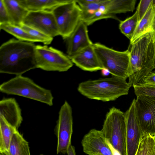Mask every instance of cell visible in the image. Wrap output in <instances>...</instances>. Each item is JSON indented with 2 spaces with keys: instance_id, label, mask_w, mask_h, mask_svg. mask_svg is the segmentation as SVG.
<instances>
[{
  "instance_id": "6da1fadb",
  "label": "cell",
  "mask_w": 155,
  "mask_h": 155,
  "mask_svg": "<svg viewBox=\"0 0 155 155\" xmlns=\"http://www.w3.org/2000/svg\"><path fill=\"white\" fill-rule=\"evenodd\" d=\"M35 46L14 38L3 43L0 47V73L17 76L37 68Z\"/></svg>"
},
{
  "instance_id": "7a4b0ae2",
  "label": "cell",
  "mask_w": 155,
  "mask_h": 155,
  "mask_svg": "<svg viewBox=\"0 0 155 155\" xmlns=\"http://www.w3.org/2000/svg\"><path fill=\"white\" fill-rule=\"evenodd\" d=\"M130 45L129 81L138 85L154 69L155 32L143 35Z\"/></svg>"
},
{
  "instance_id": "3957f363",
  "label": "cell",
  "mask_w": 155,
  "mask_h": 155,
  "mask_svg": "<svg viewBox=\"0 0 155 155\" xmlns=\"http://www.w3.org/2000/svg\"><path fill=\"white\" fill-rule=\"evenodd\" d=\"M124 78H110L88 80L79 84L78 92L87 98L103 102L114 101L128 94L131 83Z\"/></svg>"
},
{
  "instance_id": "277c9868",
  "label": "cell",
  "mask_w": 155,
  "mask_h": 155,
  "mask_svg": "<svg viewBox=\"0 0 155 155\" xmlns=\"http://www.w3.org/2000/svg\"><path fill=\"white\" fill-rule=\"evenodd\" d=\"M0 91L7 94L16 95L53 105L54 97L51 90L35 83L22 75L16 76L0 85Z\"/></svg>"
},
{
  "instance_id": "5b68a950",
  "label": "cell",
  "mask_w": 155,
  "mask_h": 155,
  "mask_svg": "<svg viewBox=\"0 0 155 155\" xmlns=\"http://www.w3.org/2000/svg\"><path fill=\"white\" fill-rule=\"evenodd\" d=\"M107 142L120 155H127L125 113L115 107L105 116L102 129Z\"/></svg>"
},
{
  "instance_id": "8992f818",
  "label": "cell",
  "mask_w": 155,
  "mask_h": 155,
  "mask_svg": "<svg viewBox=\"0 0 155 155\" xmlns=\"http://www.w3.org/2000/svg\"><path fill=\"white\" fill-rule=\"evenodd\" d=\"M93 46L98 59L104 69L112 76L125 79L129 77L130 51L129 48L123 51H117L99 43Z\"/></svg>"
},
{
  "instance_id": "52a82bcc",
  "label": "cell",
  "mask_w": 155,
  "mask_h": 155,
  "mask_svg": "<svg viewBox=\"0 0 155 155\" xmlns=\"http://www.w3.org/2000/svg\"><path fill=\"white\" fill-rule=\"evenodd\" d=\"M35 59L37 68L47 71L65 72L73 65L67 55L47 45H36Z\"/></svg>"
},
{
  "instance_id": "ba28073f",
  "label": "cell",
  "mask_w": 155,
  "mask_h": 155,
  "mask_svg": "<svg viewBox=\"0 0 155 155\" xmlns=\"http://www.w3.org/2000/svg\"><path fill=\"white\" fill-rule=\"evenodd\" d=\"M59 35L66 40L81 21L82 11L76 0H67L53 9Z\"/></svg>"
},
{
  "instance_id": "9c48e42d",
  "label": "cell",
  "mask_w": 155,
  "mask_h": 155,
  "mask_svg": "<svg viewBox=\"0 0 155 155\" xmlns=\"http://www.w3.org/2000/svg\"><path fill=\"white\" fill-rule=\"evenodd\" d=\"M73 126L72 108L69 103L65 101L59 110L54 129L57 139V154L67 153L68 147L71 144Z\"/></svg>"
},
{
  "instance_id": "30bf717a",
  "label": "cell",
  "mask_w": 155,
  "mask_h": 155,
  "mask_svg": "<svg viewBox=\"0 0 155 155\" xmlns=\"http://www.w3.org/2000/svg\"><path fill=\"white\" fill-rule=\"evenodd\" d=\"M137 116L142 133L155 136V97L139 95L135 99Z\"/></svg>"
},
{
  "instance_id": "8fae6325",
  "label": "cell",
  "mask_w": 155,
  "mask_h": 155,
  "mask_svg": "<svg viewBox=\"0 0 155 155\" xmlns=\"http://www.w3.org/2000/svg\"><path fill=\"white\" fill-rule=\"evenodd\" d=\"M23 24L53 38L59 35L55 18L51 11L29 12Z\"/></svg>"
},
{
  "instance_id": "7c38bea8",
  "label": "cell",
  "mask_w": 155,
  "mask_h": 155,
  "mask_svg": "<svg viewBox=\"0 0 155 155\" xmlns=\"http://www.w3.org/2000/svg\"><path fill=\"white\" fill-rule=\"evenodd\" d=\"M135 102L134 99L124 113L127 125V155H136L142 134L137 116Z\"/></svg>"
},
{
  "instance_id": "4fadbf2b",
  "label": "cell",
  "mask_w": 155,
  "mask_h": 155,
  "mask_svg": "<svg viewBox=\"0 0 155 155\" xmlns=\"http://www.w3.org/2000/svg\"><path fill=\"white\" fill-rule=\"evenodd\" d=\"M83 152L88 155H114L101 130L92 129L81 141Z\"/></svg>"
},
{
  "instance_id": "5bb4252c",
  "label": "cell",
  "mask_w": 155,
  "mask_h": 155,
  "mask_svg": "<svg viewBox=\"0 0 155 155\" xmlns=\"http://www.w3.org/2000/svg\"><path fill=\"white\" fill-rule=\"evenodd\" d=\"M87 26L85 22L81 21L70 36L66 40L67 53L69 57L93 44L89 36Z\"/></svg>"
},
{
  "instance_id": "9a60e30c",
  "label": "cell",
  "mask_w": 155,
  "mask_h": 155,
  "mask_svg": "<svg viewBox=\"0 0 155 155\" xmlns=\"http://www.w3.org/2000/svg\"><path fill=\"white\" fill-rule=\"evenodd\" d=\"M69 58L76 66L84 71L93 72L104 69L97 56L93 44Z\"/></svg>"
},
{
  "instance_id": "2e32d148",
  "label": "cell",
  "mask_w": 155,
  "mask_h": 155,
  "mask_svg": "<svg viewBox=\"0 0 155 155\" xmlns=\"http://www.w3.org/2000/svg\"><path fill=\"white\" fill-rule=\"evenodd\" d=\"M0 115L17 129L23 121L21 110L14 98H4L0 101Z\"/></svg>"
},
{
  "instance_id": "e0dca14e",
  "label": "cell",
  "mask_w": 155,
  "mask_h": 155,
  "mask_svg": "<svg viewBox=\"0 0 155 155\" xmlns=\"http://www.w3.org/2000/svg\"><path fill=\"white\" fill-rule=\"evenodd\" d=\"M155 32V0H153L143 18L139 21L130 44L137 38L150 32Z\"/></svg>"
},
{
  "instance_id": "ac0fdd59",
  "label": "cell",
  "mask_w": 155,
  "mask_h": 155,
  "mask_svg": "<svg viewBox=\"0 0 155 155\" xmlns=\"http://www.w3.org/2000/svg\"><path fill=\"white\" fill-rule=\"evenodd\" d=\"M136 2V0H106L99 10L105 14L111 15L133 12Z\"/></svg>"
},
{
  "instance_id": "d6986e66",
  "label": "cell",
  "mask_w": 155,
  "mask_h": 155,
  "mask_svg": "<svg viewBox=\"0 0 155 155\" xmlns=\"http://www.w3.org/2000/svg\"><path fill=\"white\" fill-rule=\"evenodd\" d=\"M8 12L9 23L20 27L29 11L18 0H3Z\"/></svg>"
},
{
  "instance_id": "ffe728a7",
  "label": "cell",
  "mask_w": 155,
  "mask_h": 155,
  "mask_svg": "<svg viewBox=\"0 0 155 155\" xmlns=\"http://www.w3.org/2000/svg\"><path fill=\"white\" fill-rule=\"evenodd\" d=\"M20 4L29 12L51 11L67 0H18Z\"/></svg>"
},
{
  "instance_id": "44dd1931",
  "label": "cell",
  "mask_w": 155,
  "mask_h": 155,
  "mask_svg": "<svg viewBox=\"0 0 155 155\" xmlns=\"http://www.w3.org/2000/svg\"><path fill=\"white\" fill-rule=\"evenodd\" d=\"M5 155H31L28 142L17 130L13 135Z\"/></svg>"
},
{
  "instance_id": "7402d4cb",
  "label": "cell",
  "mask_w": 155,
  "mask_h": 155,
  "mask_svg": "<svg viewBox=\"0 0 155 155\" xmlns=\"http://www.w3.org/2000/svg\"><path fill=\"white\" fill-rule=\"evenodd\" d=\"M17 130L0 115V153L8 150L12 137Z\"/></svg>"
},
{
  "instance_id": "603a6c76",
  "label": "cell",
  "mask_w": 155,
  "mask_h": 155,
  "mask_svg": "<svg viewBox=\"0 0 155 155\" xmlns=\"http://www.w3.org/2000/svg\"><path fill=\"white\" fill-rule=\"evenodd\" d=\"M0 29L12 35L20 41L31 43L41 42L39 39L31 35L21 27L10 23L0 25Z\"/></svg>"
},
{
  "instance_id": "cb8c5ba5",
  "label": "cell",
  "mask_w": 155,
  "mask_h": 155,
  "mask_svg": "<svg viewBox=\"0 0 155 155\" xmlns=\"http://www.w3.org/2000/svg\"><path fill=\"white\" fill-rule=\"evenodd\" d=\"M106 0H76L82 11L81 21H85L98 10Z\"/></svg>"
},
{
  "instance_id": "d4e9b609",
  "label": "cell",
  "mask_w": 155,
  "mask_h": 155,
  "mask_svg": "<svg viewBox=\"0 0 155 155\" xmlns=\"http://www.w3.org/2000/svg\"><path fill=\"white\" fill-rule=\"evenodd\" d=\"M137 9L134 14L124 21H120L119 28L120 32L130 41L139 22Z\"/></svg>"
},
{
  "instance_id": "484cf974",
  "label": "cell",
  "mask_w": 155,
  "mask_h": 155,
  "mask_svg": "<svg viewBox=\"0 0 155 155\" xmlns=\"http://www.w3.org/2000/svg\"><path fill=\"white\" fill-rule=\"evenodd\" d=\"M135 155H155V137L142 133Z\"/></svg>"
},
{
  "instance_id": "4316f807",
  "label": "cell",
  "mask_w": 155,
  "mask_h": 155,
  "mask_svg": "<svg viewBox=\"0 0 155 155\" xmlns=\"http://www.w3.org/2000/svg\"><path fill=\"white\" fill-rule=\"evenodd\" d=\"M31 35L39 39L45 45L51 44L53 38L22 24L20 27Z\"/></svg>"
},
{
  "instance_id": "83f0119b",
  "label": "cell",
  "mask_w": 155,
  "mask_h": 155,
  "mask_svg": "<svg viewBox=\"0 0 155 155\" xmlns=\"http://www.w3.org/2000/svg\"><path fill=\"white\" fill-rule=\"evenodd\" d=\"M133 87L137 96L143 95L155 97V87L142 85H134Z\"/></svg>"
},
{
  "instance_id": "f1b7e54d",
  "label": "cell",
  "mask_w": 155,
  "mask_h": 155,
  "mask_svg": "<svg viewBox=\"0 0 155 155\" xmlns=\"http://www.w3.org/2000/svg\"><path fill=\"white\" fill-rule=\"evenodd\" d=\"M108 18L118 19V18L115 15H106L98 10L94 12L84 22L88 26L91 25L93 23L98 20Z\"/></svg>"
},
{
  "instance_id": "f546056e",
  "label": "cell",
  "mask_w": 155,
  "mask_h": 155,
  "mask_svg": "<svg viewBox=\"0 0 155 155\" xmlns=\"http://www.w3.org/2000/svg\"><path fill=\"white\" fill-rule=\"evenodd\" d=\"M153 0H141L137 7L139 21L143 18L148 10Z\"/></svg>"
},
{
  "instance_id": "4dcf8cb0",
  "label": "cell",
  "mask_w": 155,
  "mask_h": 155,
  "mask_svg": "<svg viewBox=\"0 0 155 155\" xmlns=\"http://www.w3.org/2000/svg\"><path fill=\"white\" fill-rule=\"evenodd\" d=\"M9 23L8 15L3 0H0V25Z\"/></svg>"
},
{
  "instance_id": "1f68e13d",
  "label": "cell",
  "mask_w": 155,
  "mask_h": 155,
  "mask_svg": "<svg viewBox=\"0 0 155 155\" xmlns=\"http://www.w3.org/2000/svg\"><path fill=\"white\" fill-rule=\"evenodd\" d=\"M140 85L155 87V70L150 72Z\"/></svg>"
},
{
  "instance_id": "d6a6232c",
  "label": "cell",
  "mask_w": 155,
  "mask_h": 155,
  "mask_svg": "<svg viewBox=\"0 0 155 155\" xmlns=\"http://www.w3.org/2000/svg\"><path fill=\"white\" fill-rule=\"evenodd\" d=\"M67 155H76L75 148L71 144L68 147L67 152Z\"/></svg>"
},
{
  "instance_id": "836d02e7",
  "label": "cell",
  "mask_w": 155,
  "mask_h": 155,
  "mask_svg": "<svg viewBox=\"0 0 155 155\" xmlns=\"http://www.w3.org/2000/svg\"><path fill=\"white\" fill-rule=\"evenodd\" d=\"M101 70L102 74L103 75H107L108 74L110 73V72L109 71L106 69H104Z\"/></svg>"
},
{
  "instance_id": "e575fe53",
  "label": "cell",
  "mask_w": 155,
  "mask_h": 155,
  "mask_svg": "<svg viewBox=\"0 0 155 155\" xmlns=\"http://www.w3.org/2000/svg\"><path fill=\"white\" fill-rule=\"evenodd\" d=\"M0 155H5L3 153H0Z\"/></svg>"
},
{
  "instance_id": "d590c367",
  "label": "cell",
  "mask_w": 155,
  "mask_h": 155,
  "mask_svg": "<svg viewBox=\"0 0 155 155\" xmlns=\"http://www.w3.org/2000/svg\"><path fill=\"white\" fill-rule=\"evenodd\" d=\"M154 69H155V59H154Z\"/></svg>"
},
{
  "instance_id": "8d00e7d4",
  "label": "cell",
  "mask_w": 155,
  "mask_h": 155,
  "mask_svg": "<svg viewBox=\"0 0 155 155\" xmlns=\"http://www.w3.org/2000/svg\"><path fill=\"white\" fill-rule=\"evenodd\" d=\"M40 155H44L42 154H40Z\"/></svg>"
},
{
  "instance_id": "74e56055",
  "label": "cell",
  "mask_w": 155,
  "mask_h": 155,
  "mask_svg": "<svg viewBox=\"0 0 155 155\" xmlns=\"http://www.w3.org/2000/svg\"></svg>"
}]
</instances>
